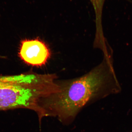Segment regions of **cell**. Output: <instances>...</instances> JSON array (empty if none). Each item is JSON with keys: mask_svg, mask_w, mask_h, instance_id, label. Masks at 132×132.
<instances>
[{"mask_svg": "<svg viewBox=\"0 0 132 132\" xmlns=\"http://www.w3.org/2000/svg\"><path fill=\"white\" fill-rule=\"evenodd\" d=\"M55 73L32 72L10 76H0V110L24 108L34 110L41 120L43 113L41 99L53 93Z\"/></svg>", "mask_w": 132, "mask_h": 132, "instance_id": "cell-2", "label": "cell"}, {"mask_svg": "<svg viewBox=\"0 0 132 132\" xmlns=\"http://www.w3.org/2000/svg\"><path fill=\"white\" fill-rule=\"evenodd\" d=\"M94 7L96 12H98H98L100 14V11L103 6V3L105 0H90Z\"/></svg>", "mask_w": 132, "mask_h": 132, "instance_id": "cell-4", "label": "cell"}, {"mask_svg": "<svg viewBox=\"0 0 132 132\" xmlns=\"http://www.w3.org/2000/svg\"><path fill=\"white\" fill-rule=\"evenodd\" d=\"M104 62L77 78L57 81L59 92L41 99L45 117H56L61 122L73 120L84 107L103 94L109 77Z\"/></svg>", "mask_w": 132, "mask_h": 132, "instance_id": "cell-1", "label": "cell"}, {"mask_svg": "<svg viewBox=\"0 0 132 132\" xmlns=\"http://www.w3.org/2000/svg\"><path fill=\"white\" fill-rule=\"evenodd\" d=\"M19 56L28 65L41 67L50 58V49L45 43L38 39H24L21 41Z\"/></svg>", "mask_w": 132, "mask_h": 132, "instance_id": "cell-3", "label": "cell"}]
</instances>
